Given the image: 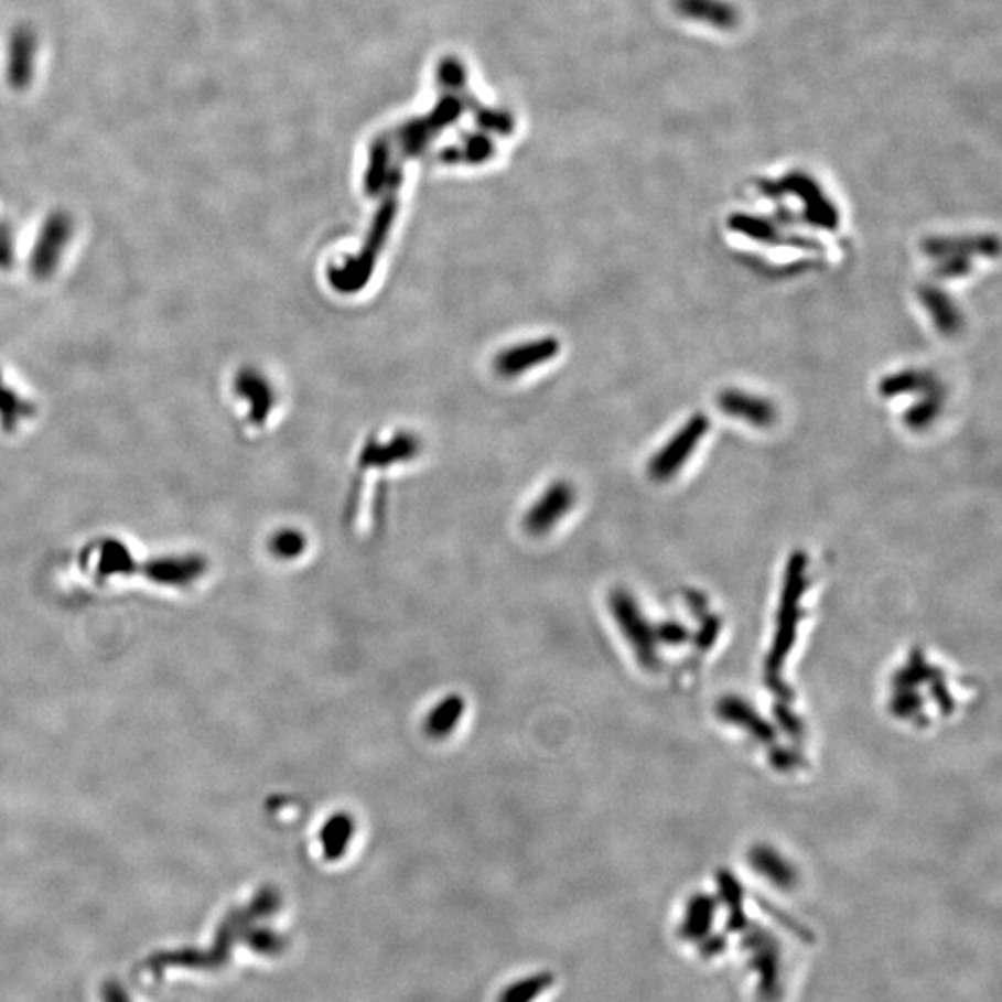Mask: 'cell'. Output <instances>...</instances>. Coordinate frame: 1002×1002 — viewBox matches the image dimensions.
Instances as JSON below:
<instances>
[{
	"mask_svg": "<svg viewBox=\"0 0 1002 1002\" xmlns=\"http://www.w3.org/2000/svg\"><path fill=\"white\" fill-rule=\"evenodd\" d=\"M743 950L748 956V968L759 977V1002H779L782 999V945L768 928L746 926Z\"/></svg>",
	"mask_w": 1002,
	"mask_h": 1002,
	"instance_id": "cell-1",
	"label": "cell"
},
{
	"mask_svg": "<svg viewBox=\"0 0 1002 1002\" xmlns=\"http://www.w3.org/2000/svg\"><path fill=\"white\" fill-rule=\"evenodd\" d=\"M708 429H710V422L702 414H694L686 425H681L680 431L668 440L665 448L651 459L650 466H648L651 477L657 481H667L678 474L686 466L687 459L691 457L698 444L708 434Z\"/></svg>",
	"mask_w": 1002,
	"mask_h": 1002,
	"instance_id": "cell-2",
	"label": "cell"
},
{
	"mask_svg": "<svg viewBox=\"0 0 1002 1002\" xmlns=\"http://www.w3.org/2000/svg\"><path fill=\"white\" fill-rule=\"evenodd\" d=\"M574 488L564 481H557L546 488L545 494H540V498L526 513L524 528L534 537H542L561 522V518L574 507Z\"/></svg>",
	"mask_w": 1002,
	"mask_h": 1002,
	"instance_id": "cell-3",
	"label": "cell"
},
{
	"mask_svg": "<svg viewBox=\"0 0 1002 1002\" xmlns=\"http://www.w3.org/2000/svg\"><path fill=\"white\" fill-rule=\"evenodd\" d=\"M559 341L556 338H542V341L520 344V346L507 347L505 352L499 353L494 363V368L499 376L516 377L524 374L526 369L535 368L539 364L548 363L559 353Z\"/></svg>",
	"mask_w": 1002,
	"mask_h": 1002,
	"instance_id": "cell-4",
	"label": "cell"
},
{
	"mask_svg": "<svg viewBox=\"0 0 1002 1002\" xmlns=\"http://www.w3.org/2000/svg\"><path fill=\"white\" fill-rule=\"evenodd\" d=\"M719 407L732 418L752 423L756 428H767L776 420V409L768 399L741 390H728L719 398Z\"/></svg>",
	"mask_w": 1002,
	"mask_h": 1002,
	"instance_id": "cell-5",
	"label": "cell"
},
{
	"mask_svg": "<svg viewBox=\"0 0 1002 1002\" xmlns=\"http://www.w3.org/2000/svg\"><path fill=\"white\" fill-rule=\"evenodd\" d=\"M355 832H357V825H355L353 815L346 814V811L331 815L320 830L323 858L327 862H338L341 858L346 856Z\"/></svg>",
	"mask_w": 1002,
	"mask_h": 1002,
	"instance_id": "cell-6",
	"label": "cell"
},
{
	"mask_svg": "<svg viewBox=\"0 0 1002 1002\" xmlns=\"http://www.w3.org/2000/svg\"><path fill=\"white\" fill-rule=\"evenodd\" d=\"M464 711L466 700L461 694H448L429 711L423 721V732L434 741L450 737L457 730L459 722L463 721Z\"/></svg>",
	"mask_w": 1002,
	"mask_h": 1002,
	"instance_id": "cell-7",
	"label": "cell"
},
{
	"mask_svg": "<svg viewBox=\"0 0 1002 1002\" xmlns=\"http://www.w3.org/2000/svg\"><path fill=\"white\" fill-rule=\"evenodd\" d=\"M715 901L711 897L698 895L692 898L687 906L686 919L680 928L681 938L689 939V941H700L705 938L715 919Z\"/></svg>",
	"mask_w": 1002,
	"mask_h": 1002,
	"instance_id": "cell-8",
	"label": "cell"
},
{
	"mask_svg": "<svg viewBox=\"0 0 1002 1002\" xmlns=\"http://www.w3.org/2000/svg\"><path fill=\"white\" fill-rule=\"evenodd\" d=\"M236 385H238V392L244 398L252 399V414H255L252 418L257 422H262L268 411L273 407V392H271L270 383L266 381L265 377L255 374L252 369H247L246 374H241Z\"/></svg>",
	"mask_w": 1002,
	"mask_h": 1002,
	"instance_id": "cell-9",
	"label": "cell"
},
{
	"mask_svg": "<svg viewBox=\"0 0 1002 1002\" xmlns=\"http://www.w3.org/2000/svg\"><path fill=\"white\" fill-rule=\"evenodd\" d=\"M418 450V442L411 434H399L396 439L390 440L388 444H369L363 452V463L383 464L394 463L396 459L412 457Z\"/></svg>",
	"mask_w": 1002,
	"mask_h": 1002,
	"instance_id": "cell-10",
	"label": "cell"
},
{
	"mask_svg": "<svg viewBox=\"0 0 1002 1002\" xmlns=\"http://www.w3.org/2000/svg\"><path fill=\"white\" fill-rule=\"evenodd\" d=\"M920 301L925 303L926 311L933 312L934 322H936L941 333H958L961 323L960 314L956 312V306L952 305L949 295L928 288V290L920 293Z\"/></svg>",
	"mask_w": 1002,
	"mask_h": 1002,
	"instance_id": "cell-11",
	"label": "cell"
},
{
	"mask_svg": "<svg viewBox=\"0 0 1002 1002\" xmlns=\"http://www.w3.org/2000/svg\"><path fill=\"white\" fill-rule=\"evenodd\" d=\"M553 982H556V977L548 971L531 974V977L518 980L515 984L507 985L502 991L498 1002H534L537 996L550 990Z\"/></svg>",
	"mask_w": 1002,
	"mask_h": 1002,
	"instance_id": "cell-12",
	"label": "cell"
},
{
	"mask_svg": "<svg viewBox=\"0 0 1002 1002\" xmlns=\"http://www.w3.org/2000/svg\"><path fill=\"white\" fill-rule=\"evenodd\" d=\"M719 884H721L722 897L726 901L728 909H730L726 928L730 933H743L746 926L751 925V920L746 919L745 909H743L741 887L728 874L719 879Z\"/></svg>",
	"mask_w": 1002,
	"mask_h": 1002,
	"instance_id": "cell-13",
	"label": "cell"
},
{
	"mask_svg": "<svg viewBox=\"0 0 1002 1002\" xmlns=\"http://www.w3.org/2000/svg\"><path fill=\"white\" fill-rule=\"evenodd\" d=\"M930 387V377L917 374V371H903L897 376H891L882 381V394L885 396H895V394L923 392Z\"/></svg>",
	"mask_w": 1002,
	"mask_h": 1002,
	"instance_id": "cell-14",
	"label": "cell"
},
{
	"mask_svg": "<svg viewBox=\"0 0 1002 1002\" xmlns=\"http://www.w3.org/2000/svg\"><path fill=\"white\" fill-rule=\"evenodd\" d=\"M270 550L281 559H295L306 550V537L298 529H282L273 535Z\"/></svg>",
	"mask_w": 1002,
	"mask_h": 1002,
	"instance_id": "cell-15",
	"label": "cell"
},
{
	"mask_svg": "<svg viewBox=\"0 0 1002 1002\" xmlns=\"http://www.w3.org/2000/svg\"><path fill=\"white\" fill-rule=\"evenodd\" d=\"M757 903H759V906H762V908L765 909L767 914L773 915L774 919L778 920L779 925L784 926L786 930L795 934V936H797L800 941H804V944H814V933H811V930H808L806 926L800 925V923H797V920L793 919V917L784 914L782 909L774 908L773 904L767 903V901H763V898H757Z\"/></svg>",
	"mask_w": 1002,
	"mask_h": 1002,
	"instance_id": "cell-16",
	"label": "cell"
},
{
	"mask_svg": "<svg viewBox=\"0 0 1002 1002\" xmlns=\"http://www.w3.org/2000/svg\"><path fill=\"white\" fill-rule=\"evenodd\" d=\"M249 941L262 955H281L287 947V939L282 938L281 934L271 933V930H257L251 934Z\"/></svg>",
	"mask_w": 1002,
	"mask_h": 1002,
	"instance_id": "cell-17",
	"label": "cell"
},
{
	"mask_svg": "<svg viewBox=\"0 0 1002 1002\" xmlns=\"http://www.w3.org/2000/svg\"><path fill=\"white\" fill-rule=\"evenodd\" d=\"M938 399L930 398L928 401H923V403L917 405L915 409L908 412L909 425L912 428H920V425L933 422L936 414H938Z\"/></svg>",
	"mask_w": 1002,
	"mask_h": 1002,
	"instance_id": "cell-18",
	"label": "cell"
},
{
	"mask_svg": "<svg viewBox=\"0 0 1002 1002\" xmlns=\"http://www.w3.org/2000/svg\"><path fill=\"white\" fill-rule=\"evenodd\" d=\"M726 949V938L724 936H705V938L700 939V955L703 958H715V956L722 955Z\"/></svg>",
	"mask_w": 1002,
	"mask_h": 1002,
	"instance_id": "cell-19",
	"label": "cell"
}]
</instances>
